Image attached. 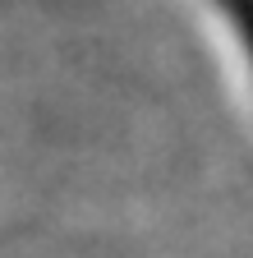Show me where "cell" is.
Instances as JSON below:
<instances>
[{
    "instance_id": "obj_1",
    "label": "cell",
    "mask_w": 253,
    "mask_h": 258,
    "mask_svg": "<svg viewBox=\"0 0 253 258\" xmlns=\"http://www.w3.org/2000/svg\"><path fill=\"white\" fill-rule=\"evenodd\" d=\"M221 10L230 14L235 32L244 37V46H248V55H253V0H221Z\"/></svg>"
}]
</instances>
